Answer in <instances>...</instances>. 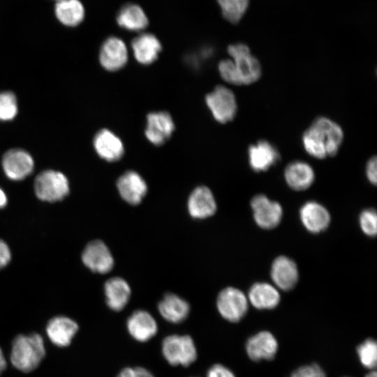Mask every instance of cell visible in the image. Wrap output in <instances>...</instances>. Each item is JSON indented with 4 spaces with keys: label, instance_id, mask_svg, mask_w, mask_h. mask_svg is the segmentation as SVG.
<instances>
[{
    "label": "cell",
    "instance_id": "obj_1",
    "mask_svg": "<svg viewBox=\"0 0 377 377\" xmlns=\"http://www.w3.org/2000/svg\"><path fill=\"white\" fill-rule=\"evenodd\" d=\"M343 139V133L340 126L327 117H320L304 131L302 141L310 156L323 159L336 155Z\"/></svg>",
    "mask_w": 377,
    "mask_h": 377
},
{
    "label": "cell",
    "instance_id": "obj_2",
    "mask_svg": "<svg viewBox=\"0 0 377 377\" xmlns=\"http://www.w3.org/2000/svg\"><path fill=\"white\" fill-rule=\"evenodd\" d=\"M45 356L44 341L40 334H19L13 339L10 362L19 371L24 373L34 371L39 366Z\"/></svg>",
    "mask_w": 377,
    "mask_h": 377
},
{
    "label": "cell",
    "instance_id": "obj_3",
    "mask_svg": "<svg viewBox=\"0 0 377 377\" xmlns=\"http://www.w3.org/2000/svg\"><path fill=\"white\" fill-rule=\"evenodd\" d=\"M165 360L172 366L187 367L197 359L195 342L189 335L171 334L165 337L161 344Z\"/></svg>",
    "mask_w": 377,
    "mask_h": 377
},
{
    "label": "cell",
    "instance_id": "obj_4",
    "mask_svg": "<svg viewBox=\"0 0 377 377\" xmlns=\"http://www.w3.org/2000/svg\"><path fill=\"white\" fill-rule=\"evenodd\" d=\"M36 196L43 201L55 202L64 198L69 193L66 177L61 172L48 170L40 172L35 179Z\"/></svg>",
    "mask_w": 377,
    "mask_h": 377
},
{
    "label": "cell",
    "instance_id": "obj_5",
    "mask_svg": "<svg viewBox=\"0 0 377 377\" xmlns=\"http://www.w3.org/2000/svg\"><path fill=\"white\" fill-rule=\"evenodd\" d=\"M228 52L236 66L241 84H250L258 80L261 75L260 64L251 55L247 45L242 43L230 45Z\"/></svg>",
    "mask_w": 377,
    "mask_h": 377
},
{
    "label": "cell",
    "instance_id": "obj_6",
    "mask_svg": "<svg viewBox=\"0 0 377 377\" xmlns=\"http://www.w3.org/2000/svg\"><path fill=\"white\" fill-rule=\"evenodd\" d=\"M205 103L212 116L219 123L232 121L237 113V101L233 92L228 88L219 85L205 97Z\"/></svg>",
    "mask_w": 377,
    "mask_h": 377
},
{
    "label": "cell",
    "instance_id": "obj_7",
    "mask_svg": "<svg viewBox=\"0 0 377 377\" xmlns=\"http://www.w3.org/2000/svg\"><path fill=\"white\" fill-rule=\"evenodd\" d=\"M216 306L220 315L231 323L240 321L248 311L249 300L240 290L228 287L217 297Z\"/></svg>",
    "mask_w": 377,
    "mask_h": 377
},
{
    "label": "cell",
    "instance_id": "obj_8",
    "mask_svg": "<svg viewBox=\"0 0 377 377\" xmlns=\"http://www.w3.org/2000/svg\"><path fill=\"white\" fill-rule=\"evenodd\" d=\"M253 218L257 225L264 229H272L281 221L283 209L279 203L270 200L266 195L259 194L251 202Z\"/></svg>",
    "mask_w": 377,
    "mask_h": 377
},
{
    "label": "cell",
    "instance_id": "obj_9",
    "mask_svg": "<svg viewBox=\"0 0 377 377\" xmlns=\"http://www.w3.org/2000/svg\"><path fill=\"white\" fill-rule=\"evenodd\" d=\"M279 343L269 331L263 330L250 337L245 344L248 357L254 362L271 360L277 353Z\"/></svg>",
    "mask_w": 377,
    "mask_h": 377
},
{
    "label": "cell",
    "instance_id": "obj_10",
    "mask_svg": "<svg viewBox=\"0 0 377 377\" xmlns=\"http://www.w3.org/2000/svg\"><path fill=\"white\" fill-rule=\"evenodd\" d=\"M34 166L33 158L22 149H11L7 151L2 158L3 171L12 180L24 179L32 172Z\"/></svg>",
    "mask_w": 377,
    "mask_h": 377
},
{
    "label": "cell",
    "instance_id": "obj_11",
    "mask_svg": "<svg viewBox=\"0 0 377 377\" xmlns=\"http://www.w3.org/2000/svg\"><path fill=\"white\" fill-rule=\"evenodd\" d=\"M175 130L171 115L165 111L152 112L147 116L145 136L154 145L165 142Z\"/></svg>",
    "mask_w": 377,
    "mask_h": 377
},
{
    "label": "cell",
    "instance_id": "obj_12",
    "mask_svg": "<svg viewBox=\"0 0 377 377\" xmlns=\"http://www.w3.org/2000/svg\"><path fill=\"white\" fill-rule=\"evenodd\" d=\"M128 50L124 42L118 37L108 38L101 47L99 61L108 71H117L127 63Z\"/></svg>",
    "mask_w": 377,
    "mask_h": 377
},
{
    "label": "cell",
    "instance_id": "obj_13",
    "mask_svg": "<svg viewBox=\"0 0 377 377\" xmlns=\"http://www.w3.org/2000/svg\"><path fill=\"white\" fill-rule=\"evenodd\" d=\"M82 259L85 266L100 274L109 272L114 266V258L110 251L101 240L89 242L82 252Z\"/></svg>",
    "mask_w": 377,
    "mask_h": 377
},
{
    "label": "cell",
    "instance_id": "obj_14",
    "mask_svg": "<svg viewBox=\"0 0 377 377\" xmlns=\"http://www.w3.org/2000/svg\"><path fill=\"white\" fill-rule=\"evenodd\" d=\"M117 187L121 197L131 205L139 204L147 192V185L138 172L129 170L121 175Z\"/></svg>",
    "mask_w": 377,
    "mask_h": 377
},
{
    "label": "cell",
    "instance_id": "obj_15",
    "mask_svg": "<svg viewBox=\"0 0 377 377\" xmlns=\"http://www.w3.org/2000/svg\"><path fill=\"white\" fill-rule=\"evenodd\" d=\"M126 327L129 334L139 342H147L158 332V325L147 311L137 310L128 318Z\"/></svg>",
    "mask_w": 377,
    "mask_h": 377
},
{
    "label": "cell",
    "instance_id": "obj_16",
    "mask_svg": "<svg viewBox=\"0 0 377 377\" xmlns=\"http://www.w3.org/2000/svg\"><path fill=\"white\" fill-rule=\"evenodd\" d=\"M94 147L103 159L113 162L119 160L124 154V147L121 139L108 129H101L94 136Z\"/></svg>",
    "mask_w": 377,
    "mask_h": 377
},
{
    "label": "cell",
    "instance_id": "obj_17",
    "mask_svg": "<svg viewBox=\"0 0 377 377\" xmlns=\"http://www.w3.org/2000/svg\"><path fill=\"white\" fill-rule=\"evenodd\" d=\"M271 277L278 288L283 290H289L295 287L298 281L297 265L286 256H279L272 265Z\"/></svg>",
    "mask_w": 377,
    "mask_h": 377
},
{
    "label": "cell",
    "instance_id": "obj_18",
    "mask_svg": "<svg viewBox=\"0 0 377 377\" xmlns=\"http://www.w3.org/2000/svg\"><path fill=\"white\" fill-rule=\"evenodd\" d=\"M249 163L256 172L267 170L279 160L277 149L269 142L260 140L252 145L248 149Z\"/></svg>",
    "mask_w": 377,
    "mask_h": 377
},
{
    "label": "cell",
    "instance_id": "obj_19",
    "mask_svg": "<svg viewBox=\"0 0 377 377\" xmlns=\"http://www.w3.org/2000/svg\"><path fill=\"white\" fill-rule=\"evenodd\" d=\"M300 217L305 228L313 233L324 231L330 222V215L322 205L309 201L300 210Z\"/></svg>",
    "mask_w": 377,
    "mask_h": 377
},
{
    "label": "cell",
    "instance_id": "obj_20",
    "mask_svg": "<svg viewBox=\"0 0 377 377\" xmlns=\"http://www.w3.org/2000/svg\"><path fill=\"white\" fill-rule=\"evenodd\" d=\"M188 210L194 219L212 216L216 210V203L210 189L204 186L195 188L188 198Z\"/></svg>",
    "mask_w": 377,
    "mask_h": 377
},
{
    "label": "cell",
    "instance_id": "obj_21",
    "mask_svg": "<svg viewBox=\"0 0 377 377\" xmlns=\"http://www.w3.org/2000/svg\"><path fill=\"white\" fill-rule=\"evenodd\" d=\"M79 329L73 320L65 316H57L49 320L46 333L52 343L59 347H66Z\"/></svg>",
    "mask_w": 377,
    "mask_h": 377
},
{
    "label": "cell",
    "instance_id": "obj_22",
    "mask_svg": "<svg viewBox=\"0 0 377 377\" xmlns=\"http://www.w3.org/2000/svg\"><path fill=\"white\" fill-rule=\"evenodd\" d=\"M131 47L135 59L143 65L154 62L162 49L160 40L149 33H143L135 37L131 43Z\"/></svg>",
    "mask_w": 377,
    "mask_h": 377
},
{
    "label": "cell",
    "instance_id": "obj_23",
    "mask_svg": "<svg viewBox=\"0 0 377 377\" xmlns=\"http://www.w3.org/2000/svg\"><path fill=\"white\" fill-rule=\"evenodd\" d=\"M107 305L113 311H120L128 304L131 291L128 283L121 277L108 280L104 286Z\"/></svg>",
    "mask_w": 377,
    "mask_h": 377
},
{
    "label": "cell",
    "instance_id": "obj_24",
    "mask_svg": "<svg viewBox=\"0 0 377 377\" xmlns=\"http://www.w3.org/2000/svg\"><path fill=\"white\" fill-rule=\"evenodd\" d=\"M158 309L165 320L176 324L186 319L190 311V306L179 296L168 293L158 303Z\"/></svg>",
    "mask_w": 377,
    "mask_h": 377
},
{
    "label": "cell",
    "instance_id": "obj_25",
    "mask_svg": "<svg viewBox=\"0 0 377 377\" xmlns=\"http://www.w3.org/2000/svg\"><path fill=\"white\" fill-rule=\"evenodd\" d=\"M284 177L288 185L295 191H304L311 186L315 179L313 168L303 161H294L287 165Z\"/></svg>",
    "mask_w": 377,
    "mask_h": 377
},
{
    "label": "cell",
    "instance_id": "obj_26",
    "mask_svg": "<svg viewBox=\"0 0 377 377\" xmlns=\"http://www.w3.org/2000/svg\"><path fill=\"white\" fill-rule=\"evenodd\" d=\"M249 301L257 309H274L279 304L281 297L276 288L267 283H256L250 288Z\"/></svg>",
    "mask_w": 377,
    "mask_h": 377
},
{
    "label": "cell",
    "instance_id": "obj_27",
    "mask_svg": "<svg viewBox=\"0 0 377 377\" xmlns=\"http://www.w3.org/2000/svg\"><path fill=\"white\" fill-rule=\"evenodd\" d=\"M117 22L119 27L132 31H142L149 23L143 9L135 3L124 5L117 14Z\"/></svg>",
    "mask_w": 377,
    "mask_h": 377
},
{
    "label": "cell",
    "instance_id": "obj_28",
    "mask_svg": "<svg viewBox=\"0 0 377 377\" xmlns=\"http://www.w3.org/2000/svg\"><path fill=\"white\" fill-rule=\"evenodd\" d=\"M55 15L63 24L75 27L84 17V8L79 0H58L55 5Z\"/></svg>",
    "mask_w": 377,
    "mask_h": 377
},
{
    "label": "cell",
    "instance_id": "obj_29",
    "mask_svg": "<svg viewBox=\"0 0 377 377\" xmlns=\"http://www.w3.org/2000/svg\"><path fill=\"white\" fill-rule=\"evenodd\" d=\"M249 0H217L222 14L231 23L238 22L245 13Z\"/></svg>",
    "mask_w": 377,
    "mask_h": 377
},
{
    "label": "cell",
    "instance_id": "obj_30",
    "mask_svg": "<svg viewBox=\"0 0 377 377\" xmlns=\"http://www.w3.org/2000/svg\"><path fill=\"white\" fill-rule=\"evenodd\" d=\"M361 364L369 370L376 368L377 364V343L373 339H367L360 343L356 349Z\"/></svg>",
    "mask_w": 377,
    "mask_h": 377
},
{
    "label": "cell",
    "instance_id": "obj_31",
    "mask_svg": "<svg viewBox=\"0 0 377 377\" xmlns=\"http://www.w3.org/2000/svg\"><path fill=\"white\" fill-rule=\"evenodd\" d=\"M17 102L11 91L0 92V121H9L17 114Z\"/></svg>",
    "mask_w": 377,
    "mask_h": 377
},
{
    "label": "cell",
    "instance_id": "obj_32",
    "mask_svg": "<svg viewBox=\"0 0 377 377\" xmlns=\"http://www.w3.org/2000/svg\"><path fill=\"white\" fill-rule=\"evenodd\" d=\"M360 225L367 235L375 237L377 232V215L374 209L364 210L360 216Z\"/></svg>",
    "mask_w": 377,
    "mask_h": 377
},
{
    "label": "cell",
    "instance_id": "obj_33",
    "mask_svg": "<svg viewBox=\"0 0 377 377\" xmlns=\"http://www.w3.org/2000/svg\"><path fill=\"white\" fill-rule=\"evenodd\" d=\"M221 77L228 83L240 85V80L236 66L232 59L221 60L218 65Z\"/></svg>",
    "mask_w": 377,
    "mask_h": 377
},
{
    "label": "cell",
    "instance_id": "obj_34",
    "mask_svg": "<svg viewBox=\"0 0 377 377\" xmlns=\"http://www.w3.org/2000/svg\"><path fill=\"white\" fill-rule=\"evenodd\" d=\"M289 377H327V376L318 364L312 363L297 368Z\"/></svg>",
    "mask_w": 377,
    "mask_h": 377
},
{
    "label": "cell",
    "instance_id": "obj_35",
    "mask_svg": "<svg viewBox=\"0 0 377 377\" xmlns=\"http://www.w3.org/2000/svg\"><path fill=\"white\" fill-rule=\"evenodd\" d=\"M117 377H155L148 369L142 367H125Z\"/></svg>",
    "mask_w": 377,
    "mask_h": 377
},
{
    "label": "cell",
    "instance_id": "obj_36",
    "mask_svg": "<svg viewBox=\"0 0 377 377\" xmlns=\"http://www.w3.org/2000/svg\"><path fill=\"white\" fill-rule=\"evenodd\" d=\"M207 377H236L227 367L221 364L212 365L207 372Z\"/></svg>",
    "mask_w": 377,
    "mask_h": 377
},
{
    "label": "cell",
    "instance_id": "obj_37",
    "mask_svg": "<svg viewBox=\"0 0 377 377\" xmlns=\"http://www.w3.org/2000/svg\"><path fill=\"white\" fill-rule=\"evenodd\" d=\"M376 157L374 156L369 160L366 167V174L369 181L376 185L377 182V163Z\"/></svg>",
    "mask_w": 377,
    "mask_h": 377
},
{
    "label": "cell",
    "instance_id": "obj_38",
    "mask_svg": "<svg viewBox=\"0 0 377 377\" xmlns=\"http://www.w3.org/2000/svg\"><path fill=\"white\" fill-rule=\"evenodd\" d=\"M10 260V251L8 245L0 239V268L6 266Z\"/></svg>",
    "mask_w": 377,
    "mask_h": 377
},
{
    "label": "cell",
    "instance_id": "obj_39",
    "mask_svg": "<svg viewBox=\"0 0 377 377\" xmlns=\"http://www.w3.org/2000/svg\"><path fill=\"white\" fill-rule=\"evenodd\" d=\"M7 366L6 360L3 355V353L0 348V375L4 371Z\"/></svg>",
    "mask_w": 377,
    "mask_h": 377
},
{
    "label": "cell",
    "instance_id": "obj_40",
    "mask_svg": "<svg viewBox=\"0 0 377 377\" xmlns=\"http://www.w3.org/2000/svg\"><path fill=\"white\" fill-rule=\"evenodd\" d=\"M7 203V198L5 193L0 188V208L3 207Z\"/></svg>",
    "mask_w": 377,
    "mask_h": 377
},
{
    "label": "cell",
    "instance_id": "obj_41",
    "mask_svg": "<svg viewBox=\"0 0 377 377\" xmlns=\"http://www.w3.org/2000/svg\"><path fill=\"white\" fill-rule=\"evenodd\" d=\"M365 377H377V373L375 369L371 370L369 373L367 374Z\"/></svg>",
    "mask_w": 377,
    "mask_h": 377
},
{
    "label": "cell",
    "instance_id": "obj_42",
    "mask_svg": "<svg viewBox=\"0 0 377 377\" xmlns=\"http://www.w3.org/2000/svg\"><path fill=\"white\" fill-rule=\"evenodd\" d=\"M57 1H58V0H57Z\"/></svg>",
    "mask_w": 377,
    "mask_h": 377
}]
</instances>
